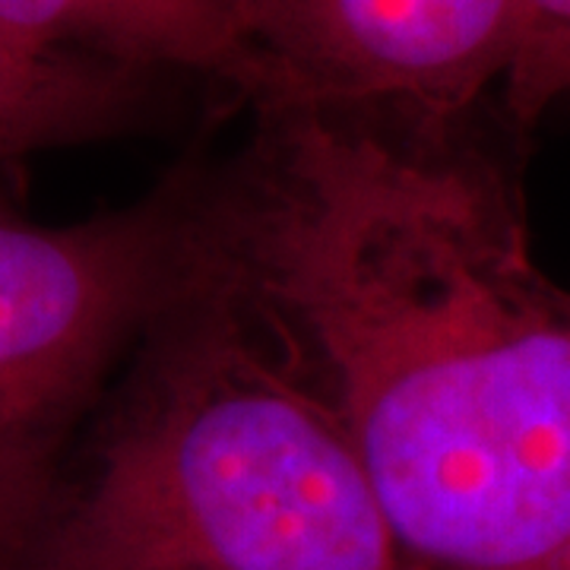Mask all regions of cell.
I'll list each match as a JSON object with an SVG mask.
<instances>
[{"label": "cell", "mask_w": 570, "mask_h": 570, "mask_svg": "<svg viewBox=\"0 0 570 570\" xmlns=\"http://www.w3.org/2000/svg\"><path fill=\"white\" fill-rule=\"evenodd\" d=\"M498 111L254 108L194 159V261L340 422L419 570H570V292Z\"/></svg>", "instance_id": "1"}, {"label": "cell", "mask_w": 570, "mask_h": 570, "mask_svg": "<svg viewBox=\"0 0 570 570\" xmlns=\"http://www.w3.org/2000/svg\"><path fill=\"white\" fill-rule=\"evenodd\" d=\"M26 570H419L330 409L190 269L73 453Z\"/></svg>", "instance_id": "2"}, {"label": "cell", "mask_w": 570, "mask_h": 570, "mask_svg": "<svg viewBox=\"0 0 570 570\" xmlns=\"http://www.w3.org/2000/svg\"><path fill=\"white\" fill-rule=\"evenodd\" d=\"M194 269V159L70 225L0 190V570H26L111 384Z\"/></svg>", "instance_id": "3"}, {"label": "cell", "mask_w": 570, "mask_h": 570, "mask_svg": "<svg viewBox=\"0 0 570 570\" xmlns=\"http://www.w3.org/2000/svg\"><path fill=\"white\" fill-rule=\"evenodd\" d=\"M257 63L250 111L302 105L412 127L489 111L520 0H238Z\"/></svg>", "instance_id": "4"}, {"label": "cell", "mask_w": 570, "mask_h": 570, "mask_svg": "<svg viewBox=\"0 0 570 570\" xmlns=\"http://www.w3.org/2000/svg\"><path fill=\"white\" fill-rule=\"evenodd\" d=\"M22 39L165 80H209L250 105L257 63L238 0H0Z\"/></svg>", "instance_id": "5"}, {"label": "cell", "mask_w": 570, "mask_h": 570, "mask_svg": "<svg viewBox=\"0 0 570 570\" xmlns=\"http://www.w3.org/2000/svg\"><path fill=\"white\" fill-rule=\"evenodd\" d=\"M171 80L55 51L0 22V168L153 121Z\"/></svg>", "instance_id": "6"}, {"label": "cell", "mask_w": 570, "mask_h": 570, "mask_svg": "<svg viewBox=\"0 0 570 570\" xmlns=\"http://www.w3.org/2000/svg\"><path fill=\"white\" fill-rule=\"evenodd\" d=\"M570 102V0H520L517 45L498 89V115L527 140L551 108Z\"/></svg>", "instance_id": "7"}]
</instances>
